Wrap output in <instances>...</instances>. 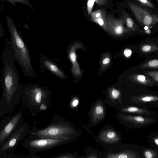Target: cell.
Segmentation results:
<instances>
[{
    "label": "cell",
    "mask_w": 158,
    "mask_h": 158,
    "mask_svg": "<svg viewBox=\"0 0 158 158\" xmlns=\"http://www.w3.org/2000/svg\"><path fill=\"white\" fill-rule=\"evenodd\" d=\"M136 156V154L133 152L123 151L117 153H109L107 154L106 157L109 158H131L138 157Z\"/></svg>",
    "instance_id": "obj_15"
},
{
    "label": "cell",
    "mask_w": 158,
    "mask_h": 158,
    "mask_svg": "<svg viewBox=\"0 0 158 158\" xmlns=\"http://www.w3.org/2000/svg\"><path fill=\"white\" fill-rule=\"evenodd\" d=\"M109 94L111 98L113 99H118L121 94L118 90L114 88H112L110 90Z\"/></svg>",
    "instance_id": "obj_21"
},
{
    "label": "cell",
    "mask_w": 158,
    "mask_h": 158,
    "mask_svg": "<svg viewBox=\"0 0 158 158\" xmlns=\"http://www.w3.org/2000/svg\"><path fill=\"white\" fill-rule=\"evenodd\" d=\"M6 19L15 60L25 75L33 76L34 73L27 47L18 31L13 19L7 15Z\"/></svg>",
    "instance_id": "obj_2"
},
{
    "label": "cell",
    "mask_w": 158,
    "mask_h": 158,
    "mask_svg": "<svg viewBox=\"0 0 158 158\" xmlns=\"http://www.w3.org/2000/svg\"><path fill=\"white\" fill-rule=\"evenodd\" d=\"M54 158H79L78 155L72 153H64L53 157Z\"/></svg>",
    "instance_id": "obj_26"
},
{
    "label": "cell",
    "mask_w": 158,
    "mask_h": 158,
    "mask_svg": "<svg viewBox=\"0 0 158 158\" xmlns=\"http://www.w3.org/2000/svg\"><path fill=\"white\" fill-rule=\"evenodd\" d=\"M105 116V108L102 102L100 101L96 102L93 106L90 114L91 123L96 124L101 121Z\"/></svg>",
    "instance_id": "obj_10"
},
{
    "label": "cell",
    "mask_w": 158,
    "mask_h": 158,
    "mask_svg": "<svg viewBox=\"0 0 158 158\" xmlns=\"http://www.w3.org/2000/svg\"><path fill=\"white\" fill-rule=\"evenodd\" d=\"M5 34V31L0 22V38L3 37Z\"/></svg>",
    "instance_id": "obj_33"
},
{
    "label": "cell",
    "mask_w": 158,
    "mask_h": 158,
    "mask_svg": "<svg viewBox=\"0 0 158 158\" xmlns=\"http://www.w3.org/2000/svg\"><path fill=\"white\" fill-rule=\"evenodd\" d=\"M72 70L73 74L76 76H80L81 72L78 64L73 65Z\"/></svg>",
    "instance_id": "obj_28"
},
{
    "label": "cell",
    "mask_w": 158,
    "mask_h": 158,
    "mask_svg": "<svg viewBox=\"0 0 158 158\" xmlns=\"http://www.w3.org/2000/svg\"><path fill=\"white\" fill-rule=\"evenodd\" d=\"M110 62V58L109 56H105L102 59L101 61L102 68L104 69L109 65Z\"/></svg>",
    "instance_id": "obj_25"
},
{
    "label": "cell",
    "mask_w": 158,
    "mask_h": 158,
    "mask_svg": "<svg viewBox=\"0 0 158 158\" xmlns=\"http://www.w3.org/2000/svg\"><path fill=\"white\" fill-rule=\"evenodd\" d=\"M143 69L158 68V60L154 59L148 61L143 64L141 66Z\"/></svg>",
    "instance_id": "obj_19"
},
{
    "label": "cell",
    "mask_w": 158,
    "mask_h": 158,
    "mask_svg": "<svg viewBox=\"0 0 158 158\" xmlns=\"http://www.w3.org/2000/svg\"><path fill=\"white\" fill-rule=\"evenodd\" d=\"M102 141L106 143H115L118 142L120 138L117 133L111 129H107L102 131L99 135Z\"/></svg>",
    "instance_id": "obj_11"
},
{
    "label": "cell",
    "mask_w": 158,
    "mask_h": 158,
    "mask_svg": "<svg viewBox=\"0 0 158 158\" xmlns=\"http://www.w3.org/2000/svg\"><path fill=\"white\" fill-rule=\"evenodd\" d=\"M1 4L0 3V10L1 9Z\"/></svg>",
    "instance_id": "obj_38"
},
{
    "label": "cell",
    "mask_w": 158,
    "mask_h": 158,
    "mask_svg": "<svg viewBox=\"0 0 158 158\" xmlns=\"http://www.w3.org/2000/svg\"><path fill=\"white\" fill-rule=\"evenodd\" d=\"M69 57L73 65L78 64L77 62V56L75 51L73 50V46L69 52Z\"/></svg>",
    "instance_id": "obj_23"
},
{
    "label": "cell",
    "mask_w": 158,
    "mask_h": 158,
    "mask_svg": "<svg viewBox=\"0 0 158 158\" xmlns=\"http://www.w3.org/2000/svg\"><path fill=\"white\" fill-rule=\"evenodd\" d=\"M144 156L146 158H155L157 157V154L154 150L150 149H146L143 152Z\"/></svg>",
    "instance_id": "obj_20"
},
{
    "label": "cell",
    "mask_w": 158,
    "mask_h": 158,
    "mask_svg": "<svg viewBox=\"0 0 158 158\" xmlns=\"http://www.w3.org/2000/svg\"><path fill=\"white\" fill-rule=\"evenodd\" d=\"M74 140L72 139L39 137L31 134L24 140L22 145L30 152L32 155L35 156L38 152L52 149Z\"/></svg>",
    "instance_id": "obj_4"
},
{
    "label": "cell",
    "mask_w": 158,
    "mask_h": 158,
    "mask_svg": "<svg viewBox=\"0 0 158 158\" xmlns=\"http://www.w3.org/2000/svg\"><path fill=\"white\" fill-rule=\"evenodd\" d=\"M124 19H115L112 16L106 18V31L113 35L120 36L128 32L124 26Z\"/></svg>",
    "instance_id": "obj_8"
},
{
    "label": "cell",
    "mask_w": 158,
    "mask_h": 158,
    "mask_svg": "<svg viewBox=\"0 0 158 158\" xmlns=\"http://www.w3.org/2000/svg\"><path fill=\"white\" fill-rule=\"evenodd\" d=\"M158 98L156 96L152 95L145 96L139 97L136 101L140 102H148L157 101Z\"/></svg>",
    "instance_id": "obj_18"
},
{
    "label": "cell",
    "mask_w": 158,
    "mask_h": 158,
    "mask_svg": "<svg viewBox=\"0 0 158 158\" xmlns=\"http://www.w3.org/2000/svg\"><path fill=\"white\" fill-rule=\"evenodd\" d=\"M132 50L129 48L125 49L123 51V54L125 56L127 57H129L131 55Z\"/></svg>",
    "instance_id": "obj_31"
},
{
    "label": "cell",
    "mask_w": 158,
    "mask_h": 158,
    "mask_svg": "<svg viewBox=\"0 0 158 158\" xmlns=\"http://www.w3.org/2000/svg\"><path fill=\"white\" fill-rule=\"evenodd\" d=\"M156 49H157V48H156L155 46L149 44L143 45L141 47L142 51L144 53H148L151 52V51L155 50Z\"/></svg>",
    "instance_id": "obj_24"
},
{
    "label": "cell",
    "mask_w": 158,
    "mask_h": 158,
    "mask_svg": "<svg viewBox=\"0 0 158 158\" xmlns=\"http://www.w3.org/2000/svg\"><path fill=\"white\" fill-rule=\"evenodd\" d=\"M121 111L123 112L134 113L140 114H150L149 111L148 110L134 106H131L123 108Z\"/></svg>",
    "instance_id": "obj_16"
},
{
    "label": "cell",
    "mask_w": 158,
    "mask_h": 158,
    "mask_svg": "<svg viewBox=\"0 0 158 158\" xmlns=\"http://www.w3.org/2000/svg\"><path fill=\"white\" fill-rule=\"evenodd\" d=\"M130 78L135 82L145 85H151L155 83L151 78L142 74H133L131 76Z\"/></svg>",
    "instance_id": "obj_13"
},
{
    "label": "cell",
    "mask_w": 158,
    "mask_h": 158,
    "mask_svg": "<svg viewBox=\"0 0 158 158\" xmlns=\"http://www.w3.org/2000/svg\"><path fill=\"white\" fill-rule=\"evenodd\" d=\"M23 115L22 111H20L14 116L4 126L0 132V144L3 143L13 132L17 125L21 121Z\"/></svg>",
    "instance_id": "obj_9"
},
{
    "label": "cell",
    "mask_w": 158,
    "mask_h": 158,
    "mask_svg": "<svg viewBox=\"0 0 158 158\" xmlns=\"http://www.w3.org/2000/svg\"><path fill=\"white\" fill-rule=\"evenodd\" d=\"M5 43L2 52V92L0 100V119L12 112L18 104L21 97L22 88L9 37L6 38Z\"/></svg>",
    "instance_id": "obj_1"
},
{
    "label": "cell",
    "mask_w": 158,
    "mask_h": 158,
    "mask_svg": "<svg viewBox=\"0 0 158 158\" xmlns=\"http://www.w3.org/2000/svg\"><path fill=\"white\" fill-rule=\"evenodd\" d=\"M39 109L40 110H44L47 108V106L44 104H42L40 105Z\"/></svg>",
    "instance_id": "obj_34"
},
{
    "label": "cell",
    "mask_w": 158,
    "mask_h": 158,
    "mask_svg": "<svg viewBox=\"0 0 158 158\" xmlns=\"http://www.w3.org/2000/svg\"><path fill=\"white\" fill-rule=\"evenodd\" d=\"M28 128L27 123H19L13 131L11 136L2 145L1 150V153L13 151L25 137Z\"/></svg>",
    "instance_id": "obj_5"
},
{
    "label": "cell",
    "mask_w": 158,
    "mask_h": 158,
    "mask_svg": "<svg viewBox=\"0 0 158 158\" xmlns=\"http://www.w3.org/2000/svg\"><path fill=\"white\" fill-rule=\"evenodd\" d=\"M95 2L98 5L102 6L108 4L106 0H88L87 2V9L88 15H90Z\"/></svg>",
    "instance_id": "obj_17"
},
{
    "label": "cell",
    "mask_w": 158,
    "mask_h": 158,
    "mask_svg": "<svg viewBox=\"0 0 158 158\" xmlns=\"http://www.w3.org/2000/svg\"><path fill=\"white\" fill-rule=\"evenodd\" d=\"M128 3L135 17L141 23L146 26H151L158 22L157 15H152L145 9L130 2Z\"/></svg>",
    "instance_id": "obj_7"
},
{
    "label": "cell",
    "mask_w": 158,
    "mask_h": 158,
    "mask_svg": "<svg viewBox=\"0 0 158 158\" xmlns=\"http://www.w3.org/2000/svg\"><path fill=\"white\" fill-rule=\"evenodd\" d=\"M90 15L92 21L98 24L106 31V18L105 12L102 10L98 9L91 12Z\"/></svg>",
    "instance_id": "obj_12"
},
{
    "label": "cell",
    "mask_w": 158,
    "mask_h": 158,
    "mask_svg": "<svg viewBox=\"0 0 158 158\" xmlns=\"http://www.w3.org/2000/svg\"><path fill=\"white\" fill-rule=\"evenodd\" d=\"M44 65L52 72L59 77L64 78L65 76L63 73L59 69L56 65L49 61L45 60L44 61Z\"/></svg>",
    "instance_id": "obj_14"
},
{
    "label": "cell",
    "mask_w": 158,
    "mask_h": 158,
    "mask_svg": "<svg viewBox=\"0 0 158 158\" xmlns=\"http://www.w3.org/2000/svg\"><path fill=\"white\" fill-rule=\"evenodd\" d=\"M73 125L63 117L56 116L46 127L33 130L31 134L39 137L72 139L75 140L80 135Z\"/></svg>",
    "instance_id": "obj_3"
},
{
    "label": "cell",
    "mask_w": 158,
    "mask_h": 158,
    "mask_svg": "<svg viewBox=\"0 0 158 158\" xmlns=\"http://www.w3.org/2000/svg\"><path fill=\"white\" fill-rule=\"evenodd\" d=\"M126 21L127 27L133 30H134V22L130 18L128 17L127 18Z\"/></svg>",
    "instance_id": "obj_30"
},
{
    "label": "cell",
    "mask_w": 158,
    "mask_h": 158,
    "mask_svg": "<svg viewBox=\"0 0 158 158\" xmlns=\"http://www.w3.org/2000/svg\"><path fill=\"white\" fill-rule=\"evenodd\" d=\"M137 0L145 6L152 8H153L154 7L153 5L149 0Z\"/></svg>",
    "instance_id": "obj_29"
},
{
    "label": "cell",
    "mask_w": 158,
    "mask_h": 158,
    "mask_svg": "<svg viewBox=\"0 0 158 158\" xmlns=\"http://www.w3.org/2000/svg\"><path fill=\"white\" fill-rule=\"evenodd\" d=\"M154 142L155 144L158 146V137L154 139Z\"/></svg>",
    "instance_id": "obj_35"
},
{
    "label": "cell",
    "mask_w": 158,
    "mask_h": 158,
    "mask_svg": "<svg viewBox=\"0 0 158 158\" xmlns=\"http://www.w3.org/2000/svg\"><path fill=\"white\" fill-rule=\"evenodd\" d=\"M148 76L152 78L157 82L158 81V72L155 71H147L145 73Z\"/></svg>",
    "instance_id": "obj_27"
},
{
    "label": "cell",
    "mask_w": 158,
    "mask_h": 158,
    "mask_svg": "<svg viewBox=\"0 0 158 158\" xmlns=\"http://www.w3.org/2000/svg\"><path fill=\"white\" fill-rule=\"evenodd\" d=\"M117 116L121 123L125 126L133 128L146 127L153 124L156 122L155 120L152 118H144L140 116L119 114Z\"/></svg>",
    "instance_id": "obj_6"
},
{
    "label": "cell",
    "mask_w": 158,
    "mask_h": 158,
    "mask_svg": "<svg viewBox=\"0 0 158 158\" xmlns=\"http://www.w3.org/2000/svg\"><path fill=\"white\" fill-rule=\"evenodd\" d=\"M2 2L7 1L12 5L15 6L17 3H20L27 6H29L28 0H1Z\"/></svg>",
    "instance_id": "obj_22"
},
{
    "label": "cell",
    "mask_w": 158,
    "mask_h": 158,
    "mask_svg": "<svg viewBox=\"0 0 158 158\" xmlns=\"http://www.w3.org/2000/svg\"><path fill=\"white\" fill-rule=\"evenodd\" d=\"M79 102L78 99L75 97L72 100L71 104V106L73 107H75L78 105Z\"/></svg>",
    "instance_id": "obj_32"
},
{
    "label": "cell",
    "mask_w": 158,
    "mask_h": 158,
    "mask_svg": "<svg viewBox=\"0 0 158 158\" xmlns=\"http://www.w3.org/2000/svg\"><path fill=\"white\" fill-rule=\"evenodd\" d=\"M146 32L147 33L149 34L151 32V31L149 29H148L147 30H146Z\"/></svg>",
    "instance_id": "obj_36"
},
{
    "label": "cell",
    "mask_w": 158,
    "mask_h": 158,
    "mask_svg": "<svg viewBox=\"0 0 158 158\" xmlns=\"http://www.w3.org/2000/svg\"><path fill=\"white\" fill-rule=\"evenodd\" d=\"M148 29V28L147 26H146L144 27V29L145 30H147Z\"/></svg>",
    "instance_id": "obj_37"
}]
</instances>
